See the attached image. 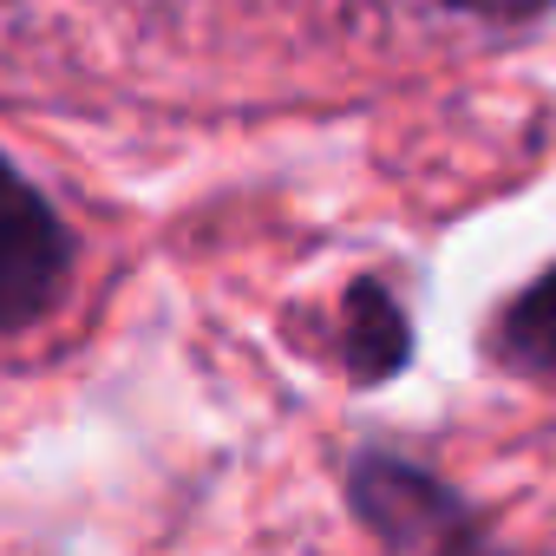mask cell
<instances>
[{
	"label": "cell",
	"mask_w": 556,
	"mask_h": 556,
	"mask_svg": "<svg viewBox=\"0 0 556 556\" xmlns=\"http://www.w3.org/2000/svg\"><path fill=\"white\" fill-rule=\"evenodd\" d=\"M348 354H354V367L374 374V380L406 361V315H400L374 282H361L354 302H348Z\"/></svg>",
	"instance_id": "cell-2"
},
{
	"label": "cell",
	"mask_w": 556,
	"mask_h": 556,
	"mask_svg": "<svg viewBox=\"0 0 556 556\" xmlns=\"http://www.w3.org/2000/svg\"><path fill=\"white\" fill-rule=\"evenodd\" d=\"M73 275V229L47 203V190L0 157V334L34 328Z\"/></svg>",
	"instance_id": "cell-1"
},
{
	"label": "cell",
	"mask_w": 556,
	"mask_h": 556,
	"mask_svg": "<svg viewBox=\"0 0 556 556\" xmlns=\"http://www.w3.org/2000/svg\"><path fill=\"white\" fill-rule=\"evenodd\" d=\"M458 14H484V21H523V14H536L543 0H452Z\"/></svg>",
	"instance_id": "cell-3"
}]
</instances>
